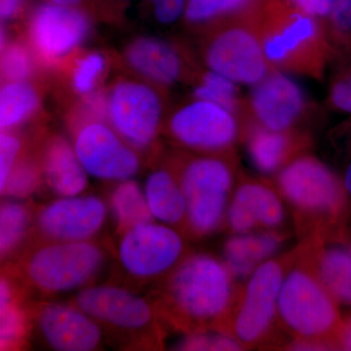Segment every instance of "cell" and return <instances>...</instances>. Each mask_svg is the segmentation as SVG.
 Instances as JSON below:
<instances>
[{"label":"cell","instance_id":"6da1fadb","mask_svg":"<svg viewBox=\"0 0 351 351\" xmlns=\"http://www.w3.org/2000/svg\"><path fill=\"white\" fill-rule=\"evenodd\" d=\"M223 261L209 254L186 256L170 272L162 294L166 319L182 332H223L239 287Z\"/></svg>","mask_w":351,"mask_h":351},{"label":"cell","instance_id":"7a4b0ae2","mask_svg":"<svg viewBox=\"0 0 351 351\" xmlns=\"http://www.w3.org/2000/svg\"><path fill=\"white\" fill-rule=\"evenodd\" d=\"M256 25L272 68L322 80L332 56V44L323 21L287 0H265Z\"/></svg>","mask_w":351,"mask_h":351},{"label":"cell","instance_id":"3957f363","mask_svg":"<svg viewBox=\"0 0 351 351\" xmlns=\"http://www.w3.org/2000/svg\"><path fill=\"white\" fill-rule=\"evenodd\" d=\"M276 186L302 239L331 237L345 215L346 197L345 186L326 164L302 154L277 173Z\"/></svg>","mask_w":351,"mask_h":351},{"label":"cell","instance_id":"277c9868","mask_svg":"<svg viewBox=\"0 0 351 351\" xmlns=\"http://www.w3.org/2000/svg\"><path fill=\"white\" fill-rule=\"evenodd\" d=\"M170 167L186 196V232L201 239L218 230L239 179L235 154H182Z\"/></svg>","mask_w":351,"mask_h":351},{"label":"cell","instance_id":"5b68a950","mask_svg":"<svg viewBox=\"0 0 351 351\" xmlns=\"http://www.w3.org/2000/svg\"><path fill=\"white\" fill-rule=\"evenodd\" d=\"M337 302L295 249L277 302L279 326L293 339L320 341L337 350L343 321Z\"/></svg>","mask_w":351,"mask_h":351},{"label":"cell","instance_id":"8992f818","mask_svg":"<svg viewBox=\"0 0 351 351\" xmlns=\"http://www.w3.org/2000/svg\"><path fill=\"white\" fill-rule=\"evenodd\" d=\"M293 254L262 263L240 286L223 332L237 339L245 350L278 348L277 302Z\"/></svg>","mask_w":351,"mask_h":351},{"label":"cell","instance_id":"52a82bcc","mask_svg":"<svg viewBox=\"0 0 351 351\" xmlns=\"http://www.w3.org/2000/svg\"><path fill=\"white\" fill-rule=\"evenodd\" d=\"M256 16L200 32V56L208 69L250 86L274 71L261 43Z\"/></svg>","mask_w":351,"mask_h":351},{"label":"cell","instance_id":"ba28073f","mask_svg":"<svg viewBox=\"0 0 351 351\" xmlns=\"http://www.w3.org/2000/svg\"><path fill=\"white\" fill-rule=\"evenodd\" d=\"M105 263V252L87 241H50L36 248L22 263L23 276L43 293L69 292L89 283Z\"/></svg>","mask_w":351,"mask_h":351},{"label":"cell","instance_id":"9c48e42d","mask_svg":"<svg viewBox=\"0 0 351 351\" xmlns=\"http://www.w3.org/2000/svg\"><path fill=\"white\" fill-rule=\"evenodd\" d=\"M163 128L176 145L193 154H235L243 141L244 122L237 115L195 98L176 108Z\"/></svg>","mask_w":351,"mask_h":351},{"label":"cell","instance_id":"30bf717a","mask_svg":"<svg viewBox=\"0 0 351 351\" xmlns=\"http://www.w3.org/2000/svg\"><path fill=\"white\" fill-rule=\"evenodd\" d=\"M156 88L121 78L106 94L108 123L136 151L151 147L164 126L163 99Z\"/></svg>","mask_w":351,"mask_h":351},{"label":"cell","instance_id":"8fae6325","mask_svg":"<svg viewBox=\"0 0 351 351\" xmlns=\"http://www.w3.org/2000/svg\"><path fill=\"white\" fill-rule=\"evenodd\" d=\"M91 29L89 16L78 7L44 1L29 15L27 39L38 61L51 66L73 55Z\"/></svg>","mask_w":351,"mask_h":351},{"label":"cell","instance_id":"7c38bea8","mask_svg":"<svg viewBox=\"0 0 351 351\" xmlns=\"http://www.w3.org/2000/svg\"><path fill=\"white\" fill-rule=\"evenodd\" d=\"M313 112L306 92L282 71L274 69L252 88L246 98L244 122L274 131L302 129Z\"/></svg>","mask_w":351,"mask_h":351},{"label":"cell","instance_id":"4fadbf2b","mask_svg":"<svg viewBox=\"0 0 351 351\" xmlns=\"http://www.w3.org/2000/svg\"><path fill=\"white\" fill-rule=\"evenodd\" d=\"M186 245L174 228L160 223H141L123 233L119 256L131 276L156 278L172 271L184 258Z\"/></svg>","mask_w":351,"mask_h":351},{"label":"cell","instance_id":"5bb4252c","mask_svg":"<svg viewBox=\"0 0 351 351\" xmlns=\"http://www.w3.org/2000/svg\"><path fill=\"white\" fill-rule=\"evenodd\" d=\"M87 174L106 181H124L141 167L136 149L105 120H91L78 127L73 143Z\"/></svg>","mask_w":351,"mask_h":351},{"label":"cell","instance_id":"9a60e30c","mask_svg":"<svg viewBox=\"0 0 351 351\" xmlns=\"http://www.w3.org/2000/svg\"><path fill=\"white\" fill-rule=\"evenodd\" d=\"M77 306L99 324L126 332H144L156 324L152 304L115 286H89L75 297Z\"/></svg>","mask_w":351,"mask_h":351},{"label":"cell","instance_id":"2e32d148","mask_svg":"<svg viewBox=\"0 0 351 351\" xmlns=\"http://www.w3.org/2000/svg\"><path fill=\"white\" fill-rule=\"evenodd\" d=\"M282 196L265 179H239L226 212V223L232 234L280 230L285 223Z\"/></svg>","mask_w":351,"mask_h":351},{"label":"cell","instance_id":"e0dca14e","mask_svg":"<svg viewBox=\"0 0 351 351\" xmlns=\"http://www.w3.org/2000/svg\"><path fill=\"white\" fill-rule=\"evenodd\" d=\"M107 218V206L96 196H66L39 210L36 226L49 241H87Z\"/></svg>","mask_w":351,"mask_h":351},{"label":"cell","instance_id":"ac0fdd59","mask_svg":"<svg viewBox=\"0 0 351 351\" xmlns=\"http://www.w3.org/2000/svg\"><path fill=\"white\" fill-rule=\"evenodd\" d=\"M123 60L143 80L159 88L193 82L197 71L182 47L152 36L132 40L123 51Z\"/></svg>","mask_w":351,"mask_h":351},{"label":"cell","instance_id":"d6986e66","mask_svg":"<svg viewBox=\"0 0 351 351\" xmlns=\"http://www.w3.org/2000/svg\"><path fill=\"white\" fill-rule=\"evenodd\" d=\"M34 308L38 331L53 350L92 351L101 346L100 324L77 306L44 302Z\"/></svg>","mask_w":351,"mask_h":351},{"label":"cell","instance_id":"ffe728a7","mask_svg":"<svg viewBox=\"0 0 351 351\" xmlns=\"http://www.w3.org/2000/svg\"><path fill=\"white\" fill-rule=\"evenodd\" d=\"M242 143L256 169L263 175L276 176L297 157L306 154L311 138L302 129L274 131L246 121Z\"/></svg>","mask_w":351,"mask_h":351},{"label":"cell","instance_id":"44dd1931","mask_svg":"<svg viewBox=\"0 0 351 351\" xmlns=\"http://www.w3.org/2000/svg\"><path fill=\"white\" fill-rule=\"evenodd\" d=\"M319 237L302 239L297 248L300 257L311 265L321 283L338 302L351 306V254L328 246Z\"/></svg>","mask_w":351,"mask_h":351},{"label":"cell","instance_id":"7402d4cb","mask_svg":"<svg viewBox=\"0 0 351 351\" xmlns=\"http://www.w3.org/2000/svg\"><path fill=\"white\" fill-rule=\"evenodd\" d=\"M38 160L44 182L56 195L75 196L86 189V170L66 138L56 135L47 138Z\"/></svg>","mask_w":351,"mask_h":351},{"label":"cell","instance_id":"603a6c76","mask_svg":"<svg viewBox=\"0 0 351 351\" xmlns=\"http://www.w3.org/2000/svg\"><path fill=\"white\" fill-rule=\"evenodd\" d=\"M287 237L281 230L232 234L223 248V261L237 280H246L262 263L274 258Z\"/></svg>","mask_w":351,"mask_h":351},{"label":"cell","instance_id":"cb8c5ba5","mask_svg":"<svg viewBox=\"0 0 351 351\" xmlns=\"http://www.w3.org/2000/svg\"><path fill=\"white\" fill-rule=\"evenodd\" d=\"M144 191L154 219L167 226H186V196L171 167L154 171L145 181Z\"/></svg>","mask_w":351,"mask_h":351},{"label":"cell","instance_id":"d4e9b609","mask_svg":"<svg viewBox=\"0 0 351 351\" xmlns=\"http://www.w3.org/2000/svg\"><path fill=\"white\" fill-rule=\"evenodd\" d=\"M265 0H188L184 20L191 29L207 31L230 21L255 17Z\"/></svg>","mask_w":351,"mask_h":351},{"label":"cell","instance_id":"484cf974","mask_svg":"<svg viewBox=\"0 0 351 351\" xmlns=\"http://www.w3.org/2000/svg\"><path fill=\"white\" fill-rule=\"evenodd\" d=\"M41 96L31 82H4L0 91V127L13 131L27 123L38 113Z\"/></svg>","mask_w":351,"mask_h":351},{"label":"cell","instance_id":"4316f807","mask_svg":"<svg viewBox=\"0 0 351 351\" xmlns=\"http://www.w3.org/2000/svg\"><path fill=\"white\" fill-rule=\"evenodd\" d=\"M193 83V98L221 106L244 122L246 98L241 96L237 83L208 69L204 71H196Z\"/></svg>","mask_w":351,"mask_h":351},{"label":"cell","instance_id":"83f0119b","mask_svg":"<svg viewBox=\"0 0 351 351\" xmlns=\"http://www.w3.org/2000/svg\"><path fill=\"white\" fill-rule=\"evenodd\" d=\"M113 216L122 233L141 225L154 221L151 209L137 182L128 179L120 181L113 189L110 198Z\"/></svg>","mask_w":351,"mask_h":351},{"label":"cell","instance_id":"f1b7e54d","mask_svg":"<svg viewBox=\"0 0 351 351\" xmlns=\"http://www.w3.org/2000/svg\"><path fill=\"white\" fill-rule=\"evenodd\" d=\"M32 215L27 206L16 201H5L0 208V253L1 260L12 255L27 237Z\"/></svg>","mask_w":351,"mask_h":351},{"label":"cell","instance_id":"f546056e","mask_svg":"<svg viewBox=\"0 0 351 351\" xmlns=\"http://www.w3.org/2000/svg\"><path fill=\"white\" fill-rule=\"evenodd\" d=\"M107 66V58L98 51L76 58L69 73V85L75 96L83 99L98 92Z\"/></svg>","mask_w":351,"mask_h":351},{"label":"cell","instance_id":"4dcf8cb0","mask_svg":"<svg viewBox=\"0 0 351 351\" xmlns=\"http://www.w3.org/2000/svg\"><path fill=\"white\" fill-rule=\"evenodd\" d=\"M36 61L38 59L29 44L21 41L2 43V80L31 82L36 75Z\"/></svg>","mask_w":351,"mask_h":351},{"label":"cell","instance_id":"1f68e13d","mask_svg":"<svg viewBox=\"0 0 351 351\" xmlns=\"http://www.w3.org/2000/svg\"><path fill=\"white\" fill-rule=\"evenodd\" d=\"M43 178L40 164L34 157L22 156L14 166L1 195L7 197L25 198L31 195L40 184Z\"/></svg>","mask_w":351,"mask_h":351},{"label":"cell","instance_id":"d6a6232c","mask_svg":"<svg viewBox=\"0 0 351 351\" xmlns=\"http://www.w3.org/2000/svg\"><path fill=\"white\" fill-rule=\"evenodd\" d=\"M0 343L1 350H12L24 341L27 332V313L16 297L0 304Z\"/></svg>","mask_w":351,"mask_h":351},{"label":"cell","instance_id":"836d02e7","mask_svg":"<svg viewBox=\"0 0 351 351\" xmlns=\"http://www.w3.org/2000/svg\"><path fill=\"white\" fill-rule=\"evenodd\" d=\"M176 350H245L237 339L223 332H195L188 334L186 338L175 346Z\"/></svg>","mask_w":351,"mask_h":351},{"label":"cell","instance_id":"e575fe53","mask_svg":"<svg viewBox=\"0 0 351 351\" xmlns=\"http://www.w3.org/2000/svg\"><path fill=\"white\" fill-rule=\"evenodd\" d=\"M325 25L332 44L350 41L351 0H335L331 14Z\"/></svg>","mask_w":351,"mask_h":351},{"label":"cell","instance_id":"d590c367","mask_svg":"<svg viewBox=\"0 0 351 351\" xmlns=\"http://www.w3.org/2000/svg\"><path fill=\"white\" fill-rule=\"evenodd\" d=\"M22 152V141L12 131H1L0 135V189L10 175L14 166L19 160Z\"/></svg>","mask_w":351,"mask_h":351},{"label":"cell","instance_id":"8d00e7d4","mask_svg":"<svg viewBox=\"0 0 351 351\" xmlns=\"http://www.w3.org/2000/svg\"><path fill=\"white\" fill-rule=\"evenodd\" d=\"M152 4L154 18L162 25L174 24L184 17L188 0H147Z\"/></svg>","mask_w":351,"mask_h":351},{"label":"cell","instance_id":"74e56055","mask_svg":"<svg viewBox=\"0 0 351 351\" xmlns=\"http://www.w3.org/2000/svg\"><path fill=\"white\" fill-rule=\"evenodd\" d=\"M330 98L339 110L351 112V64L332 80Z\"/></svg>","mask_w":351,"mask_h":351},{"label":"cell","instance_id":"f35d334b","mask_svg":"<svg viewBox=\"0 0 351 351\" xmlns=\"http://www.w3.org/2000/svg\"><path fill=\"white\" fill-rule=\"evenodd\" d=\"M307 14L326 22L334 6L335 0H287Z\"/></svg>","mask_w":351,"mask_h":351},{"label":"cell","instance_id":"ab89813d","mask_svg":"<svg viewBox=\"0 0 351 351\" xmlns=\"http://www.w3.org/2000/svg\"><path fill=\"white\" fill-rule=\"evenodd\" d=\"M24 0H0V17L2 22H9L20 15Z\"/></svg>","mask_w":351,"mask_h":351},{"label":"cell","instance_id":"60d3db41","mask_svg":"<svg viewBox=\"0 0 351 351\" xmlns=\"http://www.w3.org/2000/svg\"><path fill=\"white\" fill-rule=\"evenodd\" d=\"M284 350H332V348L327 343L320 341H307V339H292L287 345L282 346Z\"/></svg>","mask_w":351,"mask_h":351},{"label":"cell","instance_id":"b9f144b4","mask_svg":"<svg viewBox=\"0 0 351 351\" xmlns=\"http://www.w3.org/2000/svg\"><path fill=\"white\" fill-rule=\"evenodd\" d=\"M336 345L337 350H351V314L341 321Z\"/></svg>","mask_w":351,"mask_h":351},{"label":"cell","instance_id":"7bdbcfd3","mask_svg":"<svg viewBox=\"0 0 351 351\" xmlns=\"http://www.w3.org/2000/svg\"><path fill=\"white\" fill-rule=\"evenodd\" d=\"M44 1L58 4V5L78 7L82 0H44Z\"/></svg>","mask_w":351,"mask_h":351},{"label":"cell","instance_id":"ee69618b","mask_svg":"<svg viewBox=\"0 0 351 351\" xmlns=\"http://www.w3.org/2000/svg\"><path fill=\"white\" fill-rule=\"evenodd\" d=\"M343 186H345L346 191L351 195V163L348 166V170H346Z\"/></svg>","mask_w":351,"mask_h":351},{"label":"cell","instance_id":"f6af8a7d","mask_svg":"<svg viewBox=\"0 0 351 351\" xmlns=\"http://www.w3.org/2000/svg\"><path fill=\"white\" fill-rule=\"evenodd\" d=\"M350 254H351V247H350Z\"/></svg>","mask_w":351,"mask_h":351}]
</instances>
